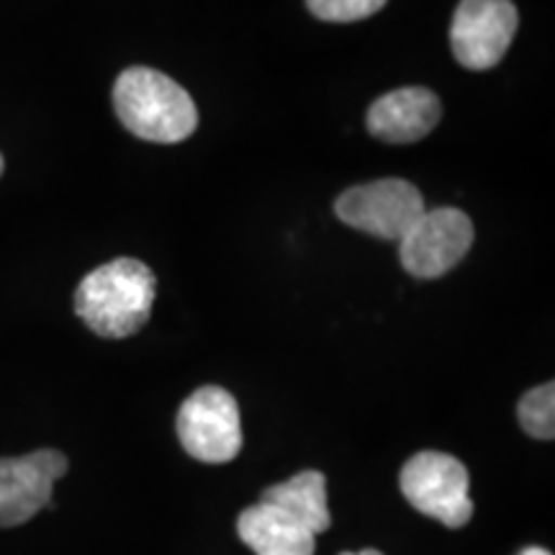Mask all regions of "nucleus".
<instances>
[{
    "instance_id": "obj_8",
    "label": "nucleus",
    "mask_w": 555,
    "mask_h": 555,
    "mask_svg": "<svg viewBox=\"0 0 555 555\" xmlns=\"http://www.w3.org/2000/svg\"><path fill=\"white\" fill-rule=\"evenodd\" d=\"M69 463L60 450H37L21 457H0V527H16L52 504L54 483Z\"/></svg>"
},
{
    "instance_id": "obj_6",
    "label": "nucleus",
    "mask_w": 555,
    "mask_h": 555,
    "mask_svg": "<svg viewBox=\"0 0 555 555\" xmlns=\"http://www.w3.org/2000/svg\"><path fill=\"white\" fill-rule=\"evenodd\" d=\"M474 237V224L461 208L425 211L399 242L401 266L409 275L433 281L466 258Z\"/></svg>"
},
{
    "instance_id": "obj_15",
    "label": "nucleus",
    "mask_w": 555,
    "mask_h": 555,
    "mask_svg": "<svg viewBox=\"0 0 555 555\" xmlns=\"http://www.w3.org/2000/svg\"><path fill=\"white\" fill-rule=\"evenodd\" d=\"M339 555H384V553H378V551H360V553H339Z\"/></svg>"
},
{
    "instance_id": "obj_11",
    "label": "nucleus",
    "mask_w": 555,
    "mask_h": 555,
    "mask_svg": "<svg viewBox=\"0 0 555 555\" xmlns=\"http://www.w3.org/2000/svg\"><path fill=\"white\" fill-rule=\"evenodd\" d=\"M260 502L281 509L283 515L296 519L298 525H304L314 535L330 530L332 525L327 506V478L319 470H301L288 481L270 486Z\"/></svg>"
},
{
    "instance_id": "obj_5",
    "label": "nucleus",
    "mask_w": 555,
    "mask_h": 555,
    "mask_svg": "<svg viewBox=\"0 0 555 555\" xmlns=\"http://www.w3.org/2000/svg\"><path fill=\"white\" fill-rule=\"evenodd\" d=\"M425 211V198L420 189L401 178L356 185L335 201L339 221L386 242H401Z\"/></svg>"
},
{
    "instance_id": "obj_7",
    "label": "nucleus",
    "mask_w": 555,
    "mask_h": 555,
    "mask_svg": "<svg viewBox=\"0 0 555 555\" xmlns=\"http://www.w3.org/2000/svg\"><path fill=\"white\" fill-rule=\"evenodd\" d=\"M512 0H461L450 24V47L466 69H491L504 60L517 34Z\"/></svg>"
},
{
    "instance_id": "obj_14",
    "label": "nucleus",
    "mask_w": 555,
    "mask_h": 555,
    "mask_svg": "<svg viewBox=\"0 0 555 555\" xmlns=\"http://www.w3.org/2000/svg\"><path fill=\"white\" fill-rule=\"evenodd\" d=\"M519 555H553L551 551H545V547H525Z\"/></svg>"
},
{
    "instance_id": "obj_3",
    "label": "nucleus",
    "mask_w": 555,
    "mask_h": 555,
    "mask_svg": "<svg viewBox=\"0 0 555 555\" xmlns=\"http://www.w3.org/2000/svg\"><path fill=\"white\" fill-rule=\"evenodd\" d=\"M401 494L422 515L437 519L450 530L466 527L474 517L468 496V468L448 453L425 450L409 457L399 476Z\"/></svg>"
},
{
    "instance_id": "obj_10",
    "label": "nucleus",
    "mask_w": 555,
    "mask_h": 555,
    "mask_svg": "<svg viewBox=\"0 0 555 555\" xmlns=\"http://www.w3.org/2000/svg\"><path fill=\"white\" fill-rule=\"evenodd\" d=\"M242 543L255 555H314L317 535L266 502L247 506L237 519Z\"/></svg>"
},
{
    "instance_id": "obj_4",
    "label": "nucleus",
    "mask_w": 555,
    "mask_h": 555,
    "mask_svg": "<svg viewBox=\"0 0 555 555\" xmlns=\"http://www.w3.org/2000/svg\"><path fill=\"white\" fill-rule=\"evenodd\" d=\"M180 446L201 463H229L242 450L237 399L221 386H204L183 401L176 422Z\"/></svg>"
},
{
    "instance_id": "obj_13",
    "label": "nucleus",
    "mask_w": 555,
    "mask_h": 555,
    "mask_svg": "<svg viewBox=\"0 0 555 555\" xmlns=\"http://www.w3.org/2000/svg\"><path fill=\"white\" fill-rule=\"evenodd\" d=\"M386 3L388 0H307L309 11L319 21H330V24H352V21L371 18Z\"/></svg>"
},
{
    "instance_id": "obj_16",
    "label": "nucleus",
    "mask_w": 555,
    "mask_h": 555,
    "mask_svg": "<svg viewBox=\"0 0 555 555\" xmlns=\"http://www.w3.org/2000/svg\"><path fill=\"white\" fill-rule=\"evenodd\" d=\"M0 176H3V155H0Z\"/></svg>"
},
{
    "instance_id": "obj_1",
    "label": "nucleus",
    "mask_w": 555,
    "mask_h": 555,
    "mask_svg": "<svg viewBox=\"0 0 555 555\" xmlns=\"http://www.w3.org/2000/svg\"><path fill=\"white\" fill-rule=\"evenodd\" d=\"M157 278L142 260L116 258L95 268L75 291V311L99 337L124 339L150 322Z\"/></svg>"
},
{
    "instance_id": "obj_12",
    "label": "nucleus",
    "mask_w": 555,
    "mask_h": 555,
    "mask_svg": "<svg viewBox=\"0 0 555 555\" xmlns=\"http://www.w3.org/2000/svg\"><path fill=\"white\" fill-rule=\"evenodd\" d=\"M519 425L535 440H553L555 437V386L543 384L527 391L517 406Z\"/></svg>"
},
{
    "instance_id": "obj_2",
    "label": "nucleus",
    "mask_w": 555,
    "mask_h": 555,
    "mask_svg": "<svg viewBox=\"0 0 555 555\" xmlns=\"http://www.w3.org/2000/svg\"><path fill=\"white\" fill-rule=\"evenodd\" d=\"M114 108L131 134L155 144H176L198 127L189 90L152 67L124 69L114 86Z\"/></svg>"
},
{
    "instance_id": "obj_9",
    "label": "nucleus",
    "mask_w": 555,
    "mask_h": 555,
    "mask_svg": "<svg viewBox=\"0 0 555 555\" xmlns=\"http://www.w3.org/2000/svg\"><path fill=\"white\" fill-rule=\"evenodd\" d=\"M442 119V103L427 88H399L367 108L365 127L388 144H412L425 139Z\"/></svg>"
}]
</instances>
